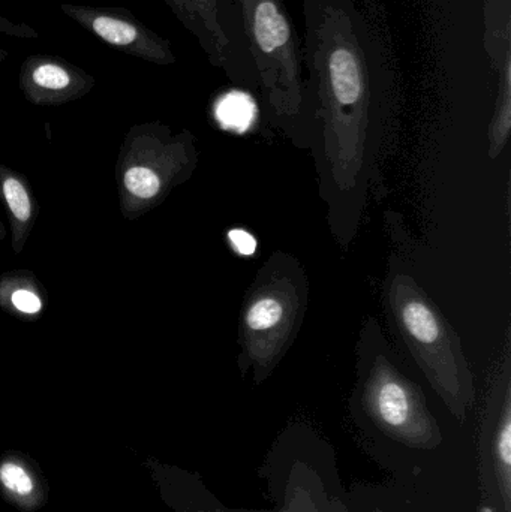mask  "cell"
<instances>
[{
	"label": "cell",
	"instance_id": "cell-18",
	"mask_svg": "<svg viewBox=\"0 0 511 512\" xmlns=\"http://www.w3.org/2000/svg\"><path fill=\"white\" fill-rule=\"evenodd\" d=\"M6 57H8V51H6L5 48L0 45V65L5 62Z\"/></svg>",
	"mask_w": 511,
	"mask_h": 512
},
{
	"label": "cell",
	"instance_id": "cell-17",
	"mask_svg": "<svg viewBox=\"0 0 511 512\" xmlns=\"http://www.w3.org/2000/svg\"><path fill=\"white\" fill-rule=\"evenodd\" d=\"M228 240L234 251L242 256H251L257 251V240L245 230H231L228 233Z\"/></svg>",
	"mask_w": 511,
	"mask_h": 512
},
{
	"label": "cell",
	"instance_id": "cell-16",
	"mask_svg": "<svg viewBox=\"0 0 511 512\" xmlns=\"http://www.w3.org/2000/svg\"><path fill=\"white\" fill-rule=\"evenodd\" d=\"M0 33L20 39H38L39 33L32 26L26 23L9 20L0 15Z\"/></svg>",
	"mask_w": 511,
	"mask_h": 512
},
{
	"label": "cell",
	"instance_id": "cell-15",
	"mask_svg": "<svg viewBox=\"0 0 511 512\" xmlns=\"http://www.w3.org/2000/svg\"><path fill=\"white\" fill-rule=\"evenodd\" d=\"M284 316V307L272 297L260 298L246 313V324L251 330L263 331L275 327Z\"/></svg>",
	"mask_w": 511,
	"mask_h": 512
},
{
	"label": "cell",
	"instance_id": "cell-19",
	"mask_svg": "<svg viewBox=\"0 0 511 512\" xmlns=\"http://www.w3.org/2000/svg\"><path fill=\"white\" fill-rule=\"evenodd\" d=\"M5 227H3L2 224H0V240L5 239Z\"/></svg>",
	"mask_w": 511,
	"mask_h": 512
},
{
	"label": "cell",
	"instance_id": "cell-1",
	"mask_svg": "<svg viewBox=\"0 0 511 512\" xmlns=\"http://www.w3.org/2000/svg\"><path fill=\"white\" fill-rule=\"evenodd\" d=\"M258 84L270 104L284 114L296 113L303 101V50L284 0H234Z\"/></svg>",
	"mask_w": 511,
	"mask_h": 512
},
{
	"label": "cell",
	"instance_id": "cell-6",
	"mask_svg": "<svg viewBox=\"0 0 511 512\" xmlns=\"http://www.w3.org/2000/svg\"><path fill=\"white\" fill-rule=\"evenodd\" d=\"M369 403L383 429L399 441L420 448L437 444L431 423L401 382L381 379L372 388Z\"/></svg>",
	"mask_w": 511,
	"mask_h": 512
},
{
	"label": "cell",
	"instance_id": "cell-7",
	"mask_svg": "<svg viewBox=\"0 0 511 512\" xmlns=\"http://www.w3.org/2000/svg\"><path fill=\"white\" fill-rule=\"evenodd\" d=\"M0 195L6 204L11 221L12 249L20 255L35 224L36 207L26 180L9 168L0 165Z\"/></svg>",
	"mask_w": 511,
	"mask_h": 512
},
{
	"label": "cell",
	"instance_id": "cell-10",
	"mask_svg": "<svg viewBox=\"0 0 511 512\" xmlns=\"http://www.w3.org/2000/svg\"><path fill=\"white\" fill-rule=\"evenodd\" d=\"M491 466L494 468V477L497 481L498 493L504 510L510 512L511 502V415L507 403L503 417L498 423L497 433L494 436V445L491 448Z\"/></svg>",
	"mask_w": 511,
	"mask_h": 512
},
{
	"label": "cell",
	"instance_id": "cell-4",
	"mask_svg": "<svg viewBox=\"0 0 511 512\" xmlns=\"http://www.w3.org/2000/svg\"><path fill=\"white\" fill-rule=\"evenodd\" d=\"M60 11L114 50L153 65L177 62L171 42L141 23L129 9L63 3Z\"/></svg>",
	"mask_w": 511,
	"mask_h": 512
},
{
	"label": "cell",
	"instance_id": "cell-2",
	"mask_svg": "<svg viewBox=\"0 0 511 512\" xmlns=\"http://www.w3.org/2000/svg\"><path fill=\"white\" fill-rule=\"evenodd\" d=\"M179 23L194 36L210 65L233 83L254 87L257 68L249 51L234 0H164Z\"/></svg>",
	"mask_w": 511,
	"mask_h": 512
},
{
	"label": "cell",
	"instance_id": "cell-13",
	"mask_svg": "<svg viewBox=\"0 0 511 512\" xmlns=\"http://www.w3.org/2000/svg\"><path fill=\"white\" fill-rule=\"evenodd\" d=\"M500 72V93H498L497 114L494 120V144L495 149H500L511 126V59L506 60L503 65L498 68Z\"/></svg>",
	"mask_w": 511,
	"mask_h": 512
},
{
	"label": "cell",
	"instance_id": "cell-11",
	"mask_svg": "<svg viewBox=\"0 0 511 512\" xmlns=\"http://www.w3.org/2000/svg\"><path fill=\"white\" fill-rule=\"evenodd\" d=\"M215 113L222 128L242 134L254 122L257 108L248 93L237 90L221 98L216 104Z\"/></svg>",
	"mask_w": 511,
	"mask_h": 512
},
{
	"label": "cell",
	"instance_id": "cell-3",
	"mask_svg": "<svg viewBox=\"0 0 511 512\" xmlns=\"http://www.w3.org/2000/svg\"><path fill=\"white\" fill-rule=\"evenodd\" d=\"M158 123H144L129 129L117 161L120 209L128 219L140 218L164 194L165 176L159 167Z\"/></svg>",
	"mask_w": 511,
	"mask_h": 512
},
{
	"label": "cell",
	"instance_id": "cell-5",
	"mask_svg": "<svg viewBox=\"0 0 511 512\" xmlns=\"http://www.w3.org/2000/svg\"><path fill=\"white\" fill-rule=\"evenodd\" d=\"M18 84L30 104L57 107L89 95L96 80L63 57L30 54L21 63Z\"/></svg>",
	"mask_w": 511,
	"mask_h": 512
},
{
	"label": "cell",
	"instance_id": "cell-8",
	"mask_svg": "<svg viewBox=\"0 0 511 512\" xmlns=\"http://www.w3.org/2000/svg\"><path fill=\"white\" fill-rule=\"evenodd\" d=\"M485 48L495 68L511 59V0H485Z\"/></svg>",
	"mask_w": 511,
	"mask_h": 512
},
{
	"label": "cell",
	"instance_id": "cell-12",
	"mask_svg": "<svg viewBox=\"0 0 511 512\" xmlns=\"http://www.w3.org/2000/svg\"><path fill=\"white\" fill-rule=\"evenodd\" d=\"M402 319L411 336L422 343H434L440 336V325L422 301H411L402 309Z\"/></svg>",
	"mask_w": 511,
	"mask_h": 512
},
{
	"label": "cell",
	"instance_id": "cell-14",
	"mask_svg": "<svg viewBox=\"0 0 511 512\" xmlns=\"http://www.w3.org/2000/svg\"><path fill=\"white\" fill-rule=\"evenodd\" d=\"M15 283L17 285L14 288L8 280V282H5V286L0 289V291H8L6 301H8L11 309L15 310L18 315H38L44 303H42L41 295L38 294L35 286H29L27 283L23 285V280H15Z\"/></svg>",
	"mask_w": 511,
	"mask_h": 512
},
{
	"label": "cell",
	"instance_id": "cell-9",
	"mask_svg": "<svg viewBox=\"0 0 511 512\" xmlns=\"http://www.w3.org/2000/svg\"><path fill=\"white\" fill-rule=\"evenodd\" d=\"M0 486L11 501L21 505L24 510L38 507V502L41 501V489L35 474L17 457H6L0 463Z\"/></svg>",
	"mask_w": 511,
	"mask_h": 512
}]
</instances>
